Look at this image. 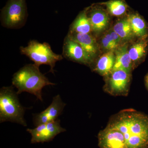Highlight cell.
Returning <instances> with one entry per match:
<instances>
[{"label":"cell","instance_id":"6da1fadb","mask_svg":"<svg viewBox=\"0 0 148 148\" xmlns=\"http://www.w3.org/2000/svg\"><path fill=\"white\" fill-rule=\"evenodd\" d=\"M108 125L124 135L128 148H148V116L132 109L121 111Z\"/></svg>","mask_w":148,"mask_h":148},{"label":"cell","instance_id":"7a4b0ae2","mask_svg":"<svg viewBox=\"0 0 148 148\" xmlns=\"http://www.w3.org/2000/svg\"><path fill=\"white\" fill-rule=\"evenodd\" d=\"M12 84L17 88V94L29 92L42 101L43 88L56 84L49 81L34 64H27L15 73L12 77Z\"/></svg>","mask_w":148,"mask_h":148},{"label":"cell","instance_id":"3957f363","mask_svg":"<svg viewBox=\"0 0 148 148\" xmlns=\"http://www.w3.org/2000/svg\"><path fill=\"white\" fill-rule=\"evenodd\" d=\"M12 86H4L0 90V122L16 123L24 126L27 124L24 118L25 109L21 106Z\"/></svg>","mask_w":148,"mask_h":148},{"label":"cell","instance_id":"277c9868","mask_svg":"<svg viewBox=\"0 0 148 148\" xmlns=\"http://www.w3.org/2000/svg\"><path fill=\"white\" fill-rule=\"evenodd\" d=\"M20 51L21 54L27 56L38 67L42 65L50 66L49 72L53 74L56 62L64 58L62 55L54 53L48 43H42L36 40H30L27 46L21 47Z\"/></svg>","mask_w":148,"mask_h":148},{"label":"cell","instance_id":"5b68a950","mask_svg":"<svg viewBox=\"0 0 148 148\" xmlns=\"http://www.w3.org/2000/svg\"><path fill=\"white\" fill-rule=\"evenodd\" d=\"M28 16L26 0H8L1 10V23L8 29H19L26 24Z\"/></svg>","mask_w":148,"mask_h":148},{"label":"cell","instance_id":"8992f818","mask_svg":"<svg viewBox=\"0 0 148 148\" xmlns=\"http://www.w3.org/2000/svg\"><path fill=\"white\" fill-rule=\"evenodd\" d=\"M27 131L32 135L31 143H45L51 141L55 136L66 130L61 127L60 120L40 125L34 129L28 128Z\"/></svg>","mask_w":148,"mask_h":148},{"label":"cell","instance_id":"52a82bcc","mask_svg":"<svg viewBox=\"0 0 148 148\" xmlns=\"http://www.w3.org/2000/svg\"><path fill=\"white\" fill-rule=\"evenodd\" d=\"M130 73L116 70L111 72L105 90L114 96L127 95L129 90Z\"/></svg>","mask_w":148,"mask_h":148},{"label":"cell","instance_id":"ba28073f","mask_svg":"<svg viewBox=\"0 0 148 148\" xmlns=\"http://www.w3.org/2000/svg\"><path fill=\"white\" fill-rule=\"evenodd\" d=\"M62 55L68 60L85 65H89L93 61V58L78 43L67 36L64 40Z\"/></svg>","mask_w":148,"mask_h":148},{"label":"cell","instance_id":"9c48e42d","mask_svg":"<svg viewBox=\"0 0 148 148\" xmlns=\"http://www.w3.org/2000/svg\"><path fill=\"white\" fill-rule=\"evenodd\" d=\"M98 138L100 148H128L123 133L108 125L99 132Z\"/></svg>","mask_w":148,"mask_h":148},{"label":"cell","instance_id":"30bf717a","mask_svg":"<svg viewBox=\"0 0 148 148\" xmlns=\"http://www.w3.org/2000/svg\"><path fill=\"white\" fill-rule=\"evenodd\" d=\"M66 104L63 102L59 95L53 98L50 106L34 117V124L36 126L56 120L64 110Z\"/></svg>","mask_w":148,"mask_h":148},{"label":"cell","instance_id":"8fae6325","mask_svg":"<svg viewBox=\"0 0 148 148\" xmlns=\"http://www.w3.org/2000/svg\"><path fill=\"white\" fill-rule=\"evenodd\" d=\"M90 20L92 31L98 32L104 30L108 24L109 17L106 12L100 8L93 7L86 10Z\"/></svg>","mask_w":148,"mask_h":148},{"label":"cell","instance_id":"7c38bea8","mask_svg":"<svg viewBox=\"0 0 148 148\" xmlns=\"http://www.w3.org/2000/svg\"><path fill=\"white\" fill-rule=\"evenodd\" d=\"M68 37L78 43L93 58L97 52L95 40L90 34L69 32Z\"/></svg>","mask_w":148,"mask_h":148},{"label":"cell","instance_id":"4fadbf2b","mask_svg":"<svg viewBox=\"0 0 148 148\" xmlns=\"http://www.w3.org/2000/svg\"><path fill=\"white\" fill-rule=\"evenodd\" d=\"M115 62L112 71L123 70L130 73L132 68V61L130 56L127 46H123L116 51Z\"/></svg>","mask_w":148,"mask_h":148},{"label":"cell","instance_id":"5bb4252c","mask_svg":"<svg viewBox=\"0 0 148 148\" xmlns=\"http://www.w3.org/2000/svg\"><path fill=\"white\" fill-rule=\"evenodd\" d=\"M115 58V55L112 51L105 53L98 59L94 71L104 76H108L112 71Z\"/></svg>","mask_w":148,"mask_h":148},{"label":"cell","instance_id":"9a60e30c","mask_svg":"<svg viewBox=\"0 0 148 148\" xmlns=\"http://www.w3.org/2000/svg\"><path fill=\"white\" fill-rule=\"evenodd\" d=\"M92 31L90 20L86 10L79 14L70 27L69 32L90 34Z\"/></svg>","mask_w":148,"mask_h":148},{"label":"cell","instance_id":"2e32d148","mask_svg":"<svg viewBox=\"0 0 148 148\" xmlns=\"http://www.w3.org/2000/svg\"><path fill=\"white\" fill-rule=\"evenodd\" d=\"M132 32L135 36L146 39L148 36V26L145 21L139 14H135L127 17Z\"/></svg>","mask_w":148,"mask_h":148},{"label":"cell","instance_id":"e0dca14e","mask_svg":"<svg viewBox=\"0 0 148 148\" xmlns=\"http://www.w3.org/2000/svg\"><path fill=\"white\" fill-rule=\"evenodd\" d=\"M148 49V42L146 39L142 40L135 44L128 51L132 62H138L145 57Z\"/></svg>","mask_w":148,"mask_h":148},{"label":"cell","instance_id":"ac0fdd59","mask_svg":"<svg viewBox=\"0 0 148 148\" xmlns=\"http://www.w3.org/2000/svg\"><path fill=\"white\" fill-rule=\"evenodd\" d=\"M114 31L123 40L130 39L133 34L130 24L127 18L118 22L114 26Z\"/></svg>","mask_w":148,"mask_h":148},{"label":"cell","instance_id":"d6986e66","mask_svg":"<svg viewBox=\"0 0 148 148\" xmlns=\"http://www.w3.org/2000/svg\"><path fill=\"white\" fill-rule=\"evenodd\" d=\"M109 12L114 16H119L125 13L126 5L121 0H112L105 3Z\"/></svg>","mask_w":148,"mask_h":148},{"label":"cell","instance_id":"ffe728a7","mask_svg":"<svg viewBox=\"0 0 148 148\" xmlns=\"http://www.w3.org/2000/svg\"><path fill=\"white\" fill-rule=\"evenodd\" d=\"M102 44L104 48L107 50H112L117 46L111 38L110 34H107L102 40Z\"/></svg>","mask_w":148,"mask_h":148},{"label":"cell","instance_id":"44dd1931","mask_svg":"<svg viewBox=\"0 0 148 148\" xmlns=\"http://www.w3.org/2000/svg\"><path fill=\"white\" fill-rule=\"evenodd\" d=\"M110 34L111 38L113 40L114 42L118 45L121 39V37L114 31L111 32Z\"/></svg>","mask_w":148,"mask_h":148},{"label":"cell","instance_id":"7402d4cb","mask_svg":"<svg viewBox=\"0 0 148 148\" xmlns=\"http://www.w3.org/2000/svg\"><path fill=\"white\" fill-rule=\"evenodd\" d=\"M145 85L147 88L148 90V73L147 74V75L145 78Z\"/></svg>","mask_w":148,"mask_h":148}]
</instances>
